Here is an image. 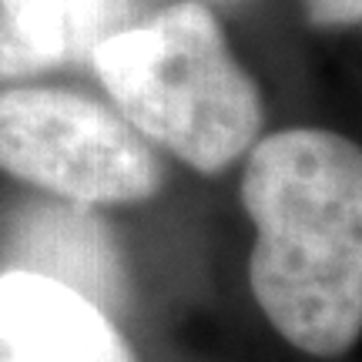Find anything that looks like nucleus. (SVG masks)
<instances>
[{"instance_id":"5","label":"nucleus","mask_w":362,"mask_h":362,"mask_svg":"<svg viewBox=\"0 0 362 362\" xmlns=\"http://www.w3.org/2000/svg\"><path fill=\"white\" fill-rule=\"evenodd\" d=\"M11 252L17 265L57 282L71 285L94 298L98 305H121L124 302V265L117 255L111 232L90 215L88 205L74 202H51L30 205L13 218Z\"/></svg>"},{"instance_id":"7","label":"nucleus","mask_w":362,"mask_h":362,"mask_svg":"<svg viewBox=\"0 0 362 362\" xmlns=\"http://www.w3.org/2000/svg\"><path fill=\"white\" fill-rule=\"evenodd\" d=\"M74 7V24H78V37L84 54H94L98 44L131 27V11H134V0H71Z\"/></svg>"},{"instance_id":"4","label":"nucleus","mask_w":362,"mask_h":362,"mask_svg":"<svg viewBox=\"0 0 362 362\" xmlns=\"http://www.w3.org/2000/svg\"><path fill=\"white\" fill-rule=\"evenodd\" d=\"M0 362H138L104 305L51 275L0 272Z\"/></svg>"},{"instance_id":"3","label":"nucleus","mask_w":362,"mask_h":362,"mask_svg":"<svg viewBox=\"0 0 362 362\" xmlns=\"http://www.w3.org/2000/svg\"><path fill=\"white\" fill-rule=\"evenodd\" d=\"M0 171L74 205L148 202L165 178L131 121L61 88L0 90Z\"/></svg>"},{"instance_id":"6","label":"nucleus","mask_w":362,"mask_h":362,"mask_svg":"<svg viewBox=\"0 0 362 362\" xmlns=\"http://www.w3.org/2000/svg\"><path fill=\"white\" fill-rule=\"evenodd\" d=\"M81 61H88V54L71 0H0V81Z\"/></svg>"},{"instance_id":"8","label":"nucleus","mask_w":362,"mask_h":362,"mask_svg":"<svg viewBox=\"0 0 362 362\" xmlns=\"http://www.w3.org/2000/svg\"><path fill=\"white\" fill-rule=\"evenodd\" d=\"M309 21L315 27H359L362 21V0H305Z\"/></svg>"},{"instance_id":"2","label":"nucleus","mask_w":362,"mask_h":362,"mask_svg":"<svg viewBox=\"0 0 362 362\" xmlns=\"http://www.w3.org/2000/svg\"><path fill=\"white\" fill-rule=\"evenodd\" d=\"M90 67L124 121L202 175L238 161L265 121L255 81L202 0H178L111 34Z\"/></svg>"},{"instance_id":"1","label":"nucleus","mask_w":362,"mask_h":362,"mask_svg":"<svg viewBox=\"0 0 362 362\" xmlns=\"http://www.w3.org/2000/svg\"><path fill=\"white\" fill-rule=\"evenodd\" d=\"M242 205L255 221L252 296L296 349L332 359L362 332V151L325 128L248 148Z\"/></svg>"}]
</instances>
